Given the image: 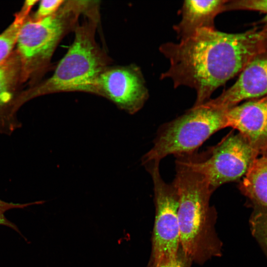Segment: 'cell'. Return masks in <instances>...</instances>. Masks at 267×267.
I'll use <instances>...</instances> for the list:
<instances>
[{"mask_svg": "<svg viewBox=\"0 0 267 267\" xmlns=\"http://www.w3.org/2000/svg\"><path fill=\"white\" fill-rule=\"evenodd\" d=\"M159 49L170 62L161 79H170L175 88L194 89V106H199L251 61L267 54V28L257 26L239 33L202 29L178 43L163 44Z\"/></svg>", "mask_w": 267, "mask_h": 267, "instance_id": "6da1fadb", "label": "cell"}, {"mask_svg": "<svg viewBox=\"0 0 267 267\" xmlns=\"http://www.w3.org/2000/svg\"><path fill=\"white\" fill-rule=\"evenodd\" d=\"M99 8L98 1H92L83 14L84 21L74 29L73 42L53 75L23 92L17 99L18 106L30 99L49 93L72 91L92 93L97 78L110 63L95 39L100 17Z\"/></svg>", "mask_w": 267, "mask_h": 267, "instance_id": "7a4b0ae2", "label": "cell"}, {"mask_svg": "<svg viewBox=\"0 0 267 267\" xmlns=\"http://www.w3.org/2000/svg\"><path fill=\"white\" fill-rule=\"evenodd\" d=\"M90 0H65L57 12L35 21L28 17L17 41V53L21 67V81L43 70L61 39L74 30L78 20L89 8Z\"/></svg>", "mask_w": 267, "mask_h": 267, "instance_id": "3957f363", "label": "cell"}, {"mask_svg": "<svg viewBox=\"0 0 267 267\" xmlns=\"http://www.w3.org/2000/svg\"><path fill=\"white\" fill-rule=\"evenodd\" d=\"M173 183L178 195L180 246L186 257L194 259L204 251L210 230L209 200L213 191L200 174L177 159Z\"/></svg>", "mask_w": 267, "mask_h": 267, "instance_id": "277c9868", "label": "cell"}, {"mask_svg": "<svg viewBox=\"0 0 267 267\" xmlns=\"http://www.w3.org/2000/svg\"><path fill=\"white\" fill-rule=\"evenodd\" d=\"M226 110L204 103L163 124L158 130L152 147L142 157V164L160 162L169 155L193 153L212 134L227 127Z\"/></svg>", "mask_w": 267, "mask_h": 267, "instance_id": "5b68a950", "label": "cell"}, {"mask_svg": "<svg viewBox=\"0 0 267 267\" xmlns=\"http://www.w3.org/2000/svg\"><path fill=\"white\" fill-rule=\"evenodd\" d=\"M259 153L244 136L232 133L198 156L192 153L176 157L202 175L214 191L243 177Z\"/></svg>", "mask_w": 267, "mask_h": 267, "instance_id": "8992f818", "label": "cell"}, {"mask_svg": "<svg viewBox=\"0 0 267 267\" xmlns=\"http://www.w3.org/2000/svg\"><path fill=\"white\" fill-rule=\"evenodd\" d=\"M151 176L156 206L152 249V267L178 255L180 245L178 220V195L172 183H167L159 171V162L143 164Z\"/></svg>", "mask_w": 267, "mask_h": 267, "instance_id": "52a82bcc", "label": "cell"}, {"mask_svg": "<svg viewBox=\"0 0 267 267\" xmlns=\"http://www.w3.org/2000/svg\"><path fill=\"white\" fill-rule=\"evenodd\" d=\"M92 93L132 115L142 108L148 97L141 71L134 65L107 67L97 78Z\"/></svg>", "mask_w": 267, "mask_h": 267, "instance_id": "ba28073f", "label": "cell"}, {"mask_svg": "<svg viewBox=\"0 0 267 267\" xmlns=\"http://www.w3.org/2000/svg\"><path fill=\"white\" fill-rule=\"evenodd\" d=\"M267 95V54L260 56L248 63L240 73L237 81L217 98L205 103L227 109L244 100Z\"/></svg>", "mask_w": 267, "mask_h": 267, "instance_id": "9c48e42d", "label": "cell"}, {"mask_svg": "<svg viewBox=\"0 0 267 267\" xmlns=\"http://www.w3.org/2000/svg\"><path fill=\"white\" fill-rule=\"evenodd\" d=\"M227 127L237 130L259 151L267 149V95L225 110Z\"/></svg>", "mask_w": 267, "mask_h": 267, "instance_id": "30bf717a", "label": "cell"}, {"mask_svg": "<svg viewBox=\"0 0 267 267\" xmlns=\"http://www.w3.org/2000/svg\"><path fill=\"white\" fill-rule=\"evenodd\" d=\"M227 0H185L181 9V19L174 29L180 40L202 29H214V20L224 12Z\"/></svg>", "mask_w": 267, "mask_h": 267, "instance_id": "8fae6325", "label": "cell"}, {"mask_svg": "<svg viewBox=\"0 0 267 267\" xmlns=\"http://www.w3.org/2000/svg\"><path fill=\"white\" fill-rule=\"evenodd\" d=\"M20 75V63L16 51L0 64V132L12 131L16 127L17 123L7 110L12 104Z\"/></svg>", "mask_w": 267, "mask_h": 267, "instance_id": "7c38bea8", "label": "cell"}, {"mask_svg": "<svg viewBox=\"0 0 267 267\" xmlns=\"http://www.w3.org/2000/svg\"><path fill=\"white\" fill-rule=\"evenodd\" d=\"M255 207L267 210V149L255 159L239 185Z\"/></svg>", "mask_w": 267, "mask_h": 267, "instance_id": "4fadbf2b", "label": "cell"}, {"mask_svg": "<svg viewBox=\"0 0 267 267\" xmlns=\"http://www.w3.org/2000/svg\"><path fill=\"white\" fill-rule=\"evenodd\" d=\"M38 0H26L19 11L15 14L12 23L0 34V64L12 53L17 43L19 31L33 6Z\"/></svg>", "mask_w": 267, "mask_h": 267, "instance_id": "5bb4252c", "label": "cell"}, {"mask_svg": "<svg viewBox=\"0 0 267 267\" xmlns=\"http://www.w3.org/2000/svg\"><path fill=\"white\" fill-rule=\"evenodd\" d=\"M250 223L253 236L267 255V210L255 207Z\"/></svg>", "mask_w": 267, "mask_h": 267, "instance_id": "9a60e30c", "label": "cell"}, {"mask_svg": "<svg viewBox=\"0 0 267 267\" xmlns=\"http://www.w3.org/2000/svg\"><path fill=\"white\" fill-rule=\"evenodd\" d=\"M235 10H252L264 14L260 24L267 28V0H227L224 11Z\"/></svg>", "mask_w": 267, "mask_h": 267, "instance_id": "2e32d148", "label": "cell"}, {"mask_svg": "<svg viewBox=\"0 0 267 267\" xmlns=\"http://www.w3.org/2000/svg\"><path fill=\"white\" fill-rule=\"evenodd\" d=\"M64 1V0H41L37 10L30 18L38 21L51 16L58 11Z\"/></svg>", "mask_w": 267, "mask_h": 267, "instance_id": "e0dca14e", "label": "cell"}, {"mask_svg": "<svg viewBox=\"0 0 267 267\" xmlns=\"http://www.w3.org/2000/svg\"><path fill=\"white\" fill-rule=\"evenodd\" d=\"M40 203V202H36L33 203L19 204L11 202H6L0 199V225H3L9 227L18 232H20L16 225L10 221L7 220L4 214L7 211L15 208H24L33 204Z\"/></svg>", "mask_w": 267, "mask_h": 267, "instance_id": "ac0fdd59", "label": "cell"}, {"mask_svg": "<svg viewBox=\"0 0 267 267\" xmlns=\"http://www.w3.org/2000/svg\"><path fill=\"white\" fill-rule=\"evenodd\" d=\"M156 267H184L182 259L178 255L177 258L165 261Z\"/></svg>", "mask_w": 267, "mask_h": 267, "instance_id": "d6986e66", "label": "cell"}]
</instances>
